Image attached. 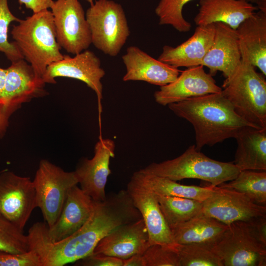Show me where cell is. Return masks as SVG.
I'll use <instances>...</instances> for the list:
<instances>
[{
  "label": "cell",
  "mask_w": 266,
  "mask_h": 266,
  "mask_svg": "<svg viewBox=\"0 0 266 266\" xmlns=\"http://www.w3.org/2000/svg\"><path fill=\"white\" fill-rule=\"evenodd\" d=\"M127 190L106 196L96 201L85 224L68 237L52 242L47 235L37 244V252L44 266H63L91 254L99 241L122 225L141 218Z\"/></svg>",
  "instance_id": "1"
},
{
  "label": "cell",
  "mask_w": 266,
  "mask_h": 266,
  "mask_svg": "<svg viewBox=\"0 0 266 266\" xmlns=\"http://www.w3.org/2000/svg\"><path fill=\"white\" fill-rule=\"evenodd\" d=\"M168 106L176 115L192 125L198 150L205 145L211 146L235 138L246 127L256 128L236 113L222 92L190 98Z\"/></svg>",
  "instance_id": "2"
},
{
  "label": "cell",
  "mask_w": 266,
  "mask_h": 266,
  "mask_svg": "<svg viewBox=\"0 0 266 266\" xmlns=\"http://www.w3.org/2000/svg\"><path fill=\"white\" fill-rule=\"evenodd\" d=\"M18 23L12 27V38L36 78L43 82L48 66L64 57L56 40L52 13L45 9Z\"/></svg>",
  "instance_id": "3"
},
{
  "label": "cell",
  "mask_w": 266,
  "mask_h": 266,
  "mask_svg": "<svg viewBox=\"0 0 266 266\" xmlns=\"http://www.w3.org/2000/svg\"><path fill=\"white\" fill-rule=\"evenodd\" d=\"M245 57L225 79L222 93L236 113L258 128H266V81Z\"/></svg>",
  "instance_id": "4"
},
{
  "label": "cell",
  "mask_w": 266,
  "mask_h": 266,
  "mask_svg": "<svg viewBox=\"0 0 266 266\" xmlns=\"http://www.w3.org/2000/svg\"><path fill=\"white\" fill-rule=\"evenodd\" d=\"M140 170L175 181L198 179L214 187L233 180L240 171L233 162H220L206 156L195 145H191L173 159L153 163Z\"/></svg>",
  "instance_id": "5"
},
{
  "label": "cell",
  "mask_w": 266,
  "mask_h": 266,
  "mask_svg": "<svg viewBox=\"0 0 266 266\" xmlns=\"http://www.w3.org/2000/svg\"><path fill=\"white\" fill-rule=\"evenodd\" d=\"M85 16L92 43L105 54L116 56L130 34L122 5L111 0H98L91 4Z\"/></svg>",
  "instance_id": "6"
},
{
  "label": "cell",
  "mask_w": 266,
  "mask_h": 266,
  "mask_svg": "<svg viewBox=\"0 0 266 266\" xmlns=\"http://www.w3.org/2000/svg\"><path fill=\"white\" fill-rule=\"evenodd\" d=\"M37 207L48 227L58 218L70 189L78 184L75 171L67 172L46 160L40 161L33 181Z\"/></svg>",
  "instance_id": "7"
},
{
  "label": "cell",
  "mask_w": 266,
  "mask_h": 266,
  "mask_svg": "<svg viewBox=\"0 0 266 266\" xmlns=\"http://www.w3.org/2000/svg\"><path fill=\"white\" fill-rule=\"evenodd\" d=\"M212 249L223 266H266V245L253 235L246 222L236 221L228 225Z\"/></svg>",
  "instance_id": "8"
},
{
  "label": "cell",
  "mask_w": 266,
  "mask_h": 266,
  "mask_svg": "<svg viewBox=\"0 0 266 266\" xmlns=\"http://www.w3.org/2000/svg\"><path fill=\"white\" fill-rule=\"evenodd\" d=\"M57 41L67 52L76 55L92 43L91 30L78 0H56L50 7Z\"/></svg>",
  "instance_id": "9"
},
{
  "label": "cell",
  "mask_w": 266,
  "mask_h": 266,
  "mask_svg": "<svg viewBox=\"0 0 266 266\" xmlns=\"http://www.w3.org/2000/svg\"><path fill=\"white\" fill-rule=\"evenodd\" d=\"M45 83L38 80L30 65L20 59L7 68L3 92V106L0 113V138L4 135L8 120L21 105L44 95Z\"/></svg>",
  "instance_id": "10"
},
{
  "label": "cell",
  "mask_w": 266,
  "mask_h": 266,
  "mask_svg": "<svg viewBox=\"0 0 266 266\" xmlns=\"http://www.w3.org/2000/svg\"><path fill=\"white\" fill-rule=\"evenodd\" d=\"M36 207L35 191L31 178L7 169L0 171V213L23 230Z\"/></svg>",
  "instance_id": "11"
},
{
  "label": "cell",
  "mask_w": 266,
  "mask_h": 266,
  "mask_svg": "<svg viewBox=\"0 0 266 266\" xmlns=\"http://www.w3.org/2000/svg\"><path fill=\"white\" fill-rule=\"evenodd\" d=\"M201 212L228 225L266 215V206L235 190L215 186L211 195L203 201Z\"/></svg>",
  "instance_id": "12"
},
{
  "label": "cell",
  "mask_w": 266,
  "mask_h": 266,
  "mask_svg": "<svg viewBox=\"0 0 266 266\" xmlns=\"http://www.w3.org/2000/svg\"><path fill=\"white\" fill-rule=\"evenodd\" d=\"M105 74L101 67L100 59L95 54L86 50L74 57L64 55L63 58L48 66L43 76L44 83H56L55 78L64 77L79 80L93 90L98 98L99 111L103 87L101 79Z\"/></svg>",
  "instance_id": "13"
},
{
  "label": "cell",
  "mask_w": 266,
  "mask_h": 266,
  "mask_svg": "<svg viewBox=\"0 0 266 266\" xmlns=\"http://www.w3.org/2000/svg\"><path fill=\"white\" fill-rule=\"evenodd\" d=\"M115 144L109 138H100L95 146L94 157L82 159L74 171L81 190L95 201L104 200L105 188L111 173L110 160L114 157Z\"/></svg>",
  "instance_id": "14"
},
{
  "label": "cell",
  "mask_w": 266,
  "mask_h": 266,
  "mask_svg": "<svg viewBox=\"0 0 266 266\" xmlns=\"http://www.w3.org/2000/svg\"><path fill=\"white\" fill-rule=\"evenodd\" d=\"M222 90L213 76L200 65L188 68L173 82L160 86L154 96L156 102L166 106L190 98L220 93Z\"/></svg>",
  "instance_id": "15"
},
{
  "label": "cell",
  "mask_w": 266,
  "mask_h": 266,
  "mask_svg": "<svg viewBox=\"0 0 266 266\" xmlns=\"http://www.w3.org/2000/svg\"><path fill=\"white\" fill-rule=\"evenodd\" d=\"M126 190L144 222L150 245L160 244L177 249L178 245L174 240L154 194L132 179Z\"/></svg>",
  "instance_id": "16"
},
{
  "label": "cell",
  "mask_w": 266,
  "mask_h": 266,
  "mask_svg": "<svg viewBox=\"0 0 266 266\" xmlns=\"http://www.w3.org/2000/svg\"><path fill=\"white\" fill-rule=\"evenodd\" d=\"M147 230L142 218L117 228L102 238L92 254L125 260L143 255L150 246Z\"/></svg>",
  "instance_id": "17"
},
{
  "label": "cell",
  "mask_w": 266,
  "mask_h": 266,
  "mask_svg": "<svg viewBox=\"0 0 266 266\" xmlns=\"http://www.w3.org/2000/svg\"><path fill=\"white\" fill-rule=\"evenodd\" d=\"M215 26L213 43L201 65L208 67L212 76L219 71L222 72L225 79H228L241 60L238 36L236 30L224 23H215Z\"/></svg>",
  "instance_id": "18"
},
{
  "label": "cell",
  "mask_w": 266,
  "mask_h": 266,
  "mask_svg": "<svg viewBox=\"0 0 266 266\" xmlns=\"http://www.w3.org/2000/svg\"><path fill=\"white\" fill-rule=\"evenodd\" d=\"M96 201L77 185L69 191L61 213L55 223L47 228V236L57 242L71 235L87 221Z\"/></svg>",
  "instance_id": "19"
},
{
  "label": "cell",
  "mask_w": 266,
  "mask_h": 266,
  "mask_svg": "<svg viewBox=\"0 0 266 266\" xmlns=\"http://www.w3.org/2000/svg\"><path fill=\"white\" fill-rule=\"evenodd\" d=\"M126 68L124 81H142L162 86L173 81L180 70L156 60L135 46L127 48L122 57Z\"/></svg>",
  "instance_id": "20"
},
{
  "label": "cell",
  "mask_w": 266,
  "mask_h": 266,
  "mask_svg": "<svg viewBox=\"0 0 266 266\" xmlns=\"http://www.w3.org/2000/svg\"><path fill=\"white\" fill-rule=\"evenodd\" d=\"M215 32V23L198 26L194 34L178 46L165 45L158 60L175 68L201 65L213 43Z\"/></svg>",
  "instance_id": "21"
},
{
  "label": "cell",
  "mask_w": 266,
  "mask_h": 266,
  "mask_svg": "<svg viewBox=\"0 0 266 266\" xmlns=\"http://www.w3.org/2000/svg\"><path fill=\"white\" fill-rule=\"evenodd\" d=\"M241 57L266 75V13L259 10L236 29Z\"/></svg>",
  "instance_id": "22"
},
{
  "label": "cell",
  "mask_w": 266,
  "mask_h": 266,
  "mask_svg": "<svg viewBox=\"0 0 266 266\" xmlns=\"http://www.w3.org/2000/svg\"><path fill=\"white\" fill-rule=\"evenodd\" d=\"M199 6L194 18L197 26L221 22L234 30L258 10L244 0H200Z\"/></svg>",
  "instance_id": "23"
},
{
  "label": "cell",
  "mask_w": 266,
  "mask_h": 266,
  "mask_svg": "<svg viewBox=\"0 0 266 266\" xmlns=\"http://www.w3.org/2000/svg\"><path fill=\"white\" fill-rule=\"evenodd\" d=\"M237 146L234 164L240 170H266V128L248 126L234 138Z\"/></svg>",
  "instance_id": "24"
},
{
  "label": "cell",
  "mask_w": 266,
  "mask_h": 266,
  "mask_svg": "<svg viewBox=\"0 0 266 266\" xmlns=\"http://www.w3.org/2000/svg\"><path fill=\"white\" fill-rule=\"evenodd\" d=\"M228 227V225L201 212L170 230L177 245L202 243L213 246L222 237Z\"/></svg>",
  "instance_id": "25"
},
{
  "label": "cell",
  "mask_w": 266,
  "mask_h": 266,
  "mask_svg": "<svg viewBox=\"0 0 266 266\" xmlns=\"http://www.w3.org/2000/svg\"><path fill=\"white\" fill-rule=\"evenodd\" d=\"M131 179L155 194L178 197L204 201L214 190V187L185 185L168 178L144 172L133 173Z\"/></svg>",
  "instance_id": "26"
},
{
  "label": "cell",
  "mask_w": 266,
  "mask_h": 266,
  "mask_svg": "<svg viewBox=\"0 0 266 266\" xmlns=\"http://www.w3.org/2000/svg\"><path fill=\"white\" fill-rule=\"evenodd\" d=\"M154 195L170 229L201 212L202 201L189 198Z\"/></svg>",
  "instance_id": "27"
},
{
  "label": "cell",
  "mask_w": 266,
  "mask_h": 266,
  "mask_svg": "<svg viewBox=\"0 0 266 266\" xmlns=\"http://www.w3.org/2000/svg\"><path fill=\"white\" fill-rule=\"evenodd\" d=\"M235 190L261 205L266 204V172L252 170H240L237 176L229 183L218 186Z\"/></svg>",
  "instance_id": "28"
},
{
  "label": "cell",
  "mask_w": 266,
  "mask_h": 266,
  "mask_svg": "<svg viewBox=\"0 0 266 266\" xmlns=\"http://www.w3.org/2000/svg\"><path fill=\"white\" fill-rule=\"evenodd\" d=\"M212 247L202 243L178 245L180 266H223Z\"/></svg>",
  "instance_id": "29"
},
{
  "label": "cell",
  "mask_w": 266,
  "mask_h": 266,
  "mask_svg": "<svg viewBox=\"0 0 266 266\" xmlns=\"http://www.w3.org/2000/svg\"><path fill=\"white\" fill-rule=\"evenodd\" d=\"M193 0H160L155 8V13L159 18L161 25L171 26L179 32L190 31L191 24L183 16L184 6Z\"/></svg>",
  "instance_id": "30"
},
{
  "label": "cell",
  "mask_w": 266,
  "mask_h": 266,
  "mask_svg": "<svg viewBox=\"0 0 266 266\" xmlns=\"http://www.w3.org/2000/svg\"><path fill=\"white\" fill-rule=\"evenodd\" d=\"M29 250L28 235L0 213V251L21 253Z\"/></svg>",
  "instance_id": "31"
},
{
  "label": "cell",
  "mask_w": 266,
  "mask_h": 266,
  "mask_svg": "<svg viewBox=\"0 0 266 266\" xmlns=\"http://www.w3.org/2000/svg\"><path fill=\"white\" fill-rule=\"evenodd\" d=\"M21 19L14 16L10 11L8 0H0V52L4 54L11 62L24 57L14 41L10 42L8 40V27L10 23Z\"/></svg>",
  "instance_id": "32"
},
{
  "label": "cell",
  "mask_w": 266,
  "mask_h": 266,
  "mask_svg": "<svg viewBox=\"0 0 266 266\" xmlns=\"http://www.w3.org/2000/svg\"><path fill=\"white\" fill-rule=\"evenodd\" d=\"M146 266H180L176 248L160 244H152L142 255Z\"/></svg>",
  "instance_id": "33"
},
{
  "label": "cell",
  "mask_w": 266,
  "mask_h": 266,
  "mask_svg": "<svg viewBox=\"0 0 266 266\" xmlns=\"http://www.w3.org/2000/svg\"><path fill=\"white\" fill-rule=\"evenodd\" d=\"M0 266H42L37 254L30 250L21 253L0 251Z\"/></svg>",
  "instance_id": "34"
},
{
  "label": "cell",
  "mask_w": 266,
  "mask_h": 266,
  "mask_svg": "<svg viewBox=\"0 0 266 266\" xmlns=\"http://www.w3.org/2000/svg\"><path fill=\"white\" fill-rule=\"evenodd\" d=\"M76 266H123V260L104 255L91 254L76 262Z\"/></svg>",
  "instance_id": "35"
},
{
  "label": "cell",
  "mask_w": 266,
  "mask_h": 266,
  "mask_svg": "<svg viewBox=\"0 0 266 266\" xmlns=\"http://www.w3.org/2000/svg\"><path fill=\"white\" fill-rule=\"evenodd\" d=\"M246 222L253 235L266 245V215L252 218Z\"/></svg>",
  "instance_id": "36"
},
{
  "label": "cell",
  "mask_w": 266,
  "mask_h": 266,
  "mask_svg": "<svg viewBox=\"0 0 266 266\" xmlns=\"http://www.w3.org/2000/svg\"><path fill=\"white\" fill-rule=\"evenodd\" d=\"M20 5L24 4L27 8L33 13L50 8L54 1L53 0H18Z\"/></svg>",
  "instance_id": "37"
},
{
  "label": "cell",
  "mask_w": 266,
  "mask_h": 266,
  "mask_svg": "<svg viewBox=\"0 0 266 266\" xmlns=\"http://www.w3.org/2000/svg\"><path fill=\"white\" fill-rule=\"evenodd\" d=\"M123 266H146V265L142 255L136 254L123 260Z\"/></svg>",
  "instance_id": "38"
},
{
  "label": "cell",
  "mask_w": 266,
  "mask_h": 266,
  "mask_svg": "<svg viewBox=\"0 0 266 266\" xmlns=\"http://www.w3.org/2000/svg\"><path fill=\"white\" fill-rule=\"evenodd\" d=\"M7 74V68L0 67V113L3 106V92Z\"/></svg>",
  "instance_id": "39"
},
{
  "label": "cell",
  "mask_w": 266,
  "mask_h": 266,
  "mask_svg": "<svg viewBox=\"0 0 266 266\" xmlns=\"http://www.w3.org/2000/svg\"><path fill=\"white\" fill-rule=\"evenodd\" d=\"M255 3L258 10L266 13V0H256Z\"/></svg>",
  "instance_id": "40"
},
{
  "label": "cell",
  "mask_w": 266,
  "mask_h": 266,
  "mask_svg": "<svg viewBox=\"0 0 266 266\" xmlns=\"http://www.w3.org/2000/svg\"><path fill=\"white\" fill-rule=\"evenodd\" d=\"M248 2L251 3H255L256 0H244Z\"/></svg>",
  "instance_id": "41"
},
{
  "label": "cell",
  "mask_w": 266,
  "mask_h": 266,
  "mask_svg": "<svg viewBox=\"0 0 266 266\" xmlns=\"http://www.w3.org/2000/svg\"><path fill=\"white\" fill-rule=\"evenodd\" d=\"M86 0L87 1H88V2H89L90 3V4H92L94 3V0Z\"/></svg>",
  "instance_id": "42"
}]
</instances>
